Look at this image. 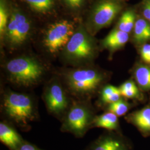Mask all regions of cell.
<instances>
[{
	"mask_svg": "<svg viewBox=\"0 0 150 150\" xmlns=\"http://www.w3.org/2000/svg\"><path fill=\"white\" fill-rule=\"evenodd\" d=\"M2 110L7 118L21 129H26L36 119L33 103L27 95L8 92L5 95Z\"/></svg>",
	"mask_w": 150,
	"mask_h": 150,
	"instance_id": "1",
	"label": "cell"
},
{
	"mask_svg": "<svg viewBox=\"0 0 150 150\" xmlns=\"http://www.w3.org/2000/svg\"><path fill=\"white\" fill-rule=\"evenodd\" d=\"M91 107L85 103H75L70 107L62 118L61 131L83 137L89 129L95 117Z\"/></svg>",
	"mask_w": 150,
	"mask_h": 150,
	"instance_id": "2",
	"label": "cell"
},
{
	"mask_svg": "<svg viewBox=\"0 0 150 150\" xmlns=\"http://www.w3.org/2000/svg\"><path fill=\"white\" fill-rule=\"evenodd\" d=\"M6 69L12 81L22 86L33 85L43 75V67L41 64L28 57L11 59L6 64Z\"/></svg>",
	"mask_w": 150,
	"mask_h": 150,
	"instance_id": "3",
	"label": "cell"
},
{
	"mask_svg": "<svg viewBox=\"0 0 150 150\" xmlns=\"http://www.w3.org/2000/svg\"><path fill=\"white\" fill-rule=\"evenodd\" d=\"M103 76L98 71L91 69L73 70L66 76L68 88L77 96L87 97L93 94L101 85Z\"/></svg>",
	"mask_w": 150,
	"mask_h": 150,
	"instance_id": "4",
	"label": "cell"
},
{
	"mask_svg": "<svg viewBox=\"0 0 150 150\" xmlns=\"http://www.w3.org/2000/svg\"><path fill=\"white\" fill-rule=\"evenodd\" d=\"M123 8L122 0H97L88 18L92 31L95 33L110 25Z\"/></svg>",
	"mask_w": 150,
	"mask_h": 150,
	"instance_id": "5",
	"label": "cell"
},
{
	"mask_svg": "<svg viewBox=\"0 0 150 150\" xmlns=\"http://www.w3.org/2000/svg\"><path fill=\"white\" fill-rule=\"evenodd\" d=\"M95 43L83 27L75 31L65 47V57L70 61L80 62L91 59L95 52Z\"/></svg>",
	"mask_w": 150,
	"mask_h": 150,
	"instance_id": "6",
	"label": "cell"
},
{
	"mask_svg": "<svg viewBox=\"0 0 150 150\" xmlns=\"http://www.w3.org/2000/svg\"><path fill=\"white\" fill-rule=\"evenodd\" d=\"M31 23L27 16L17 7L11 10L9 21L4 38L11 46H18L28 38Z\"/></svg>",
	"mask_w": 150,
	"mask_h": 150,
	"instance_id": "7",
	"label": "cell"
},
{
	"mask_svg": "<svg viewBox=\"0 0 150 150\" xmlns=\"http://www.w3.org/2000/svg\"><path fill=\"white\" fill-rule=\"evenodd\" d=\"M75 26L72 22L61 20L50 25L44 38V45L48 51L55 54L65 48L75 32Z\"/></svg>",
	"mask_w": 150,
	"mask_h": 150,
	"instance_id": "8",
	"label": "cell"
},
{
	"mask_svg": "<svg viewBox=\"0 0 150 150\" xmlns=\"http://www.w3.org/2000/svg\"><path fill=\"white\" fill-rule=\"evenodd\" d=\"M44 100L48 111L55 116H62L67 111L68 99L59 83L54 82L47 87L45 92Z\"/></svg>",
	"mask_w": 150,
	"mask_h": 150,
	"instance_id": "9",
	"label": "cell"
},
{
	"mask_svg": "<svg viewBox=\"0 0 150 150\" xmlns=\"http://www.w3.org/2000/svg\"><path fill=\"white\" fill-rule=\"evenodd\" d=\"M108 131L92 142L86 150H132L127 139L119 132Z\"/></svg>",
	"mask_w": 150,
	"mask_h": 150,
	"instance_id": "10",
	"label": "cell"
},
{
	"mask_svg": "<svg viewBox=\"0 0 150 150\" xmlns=\"http://www.w3.org/2000/svg\"><path fill=\"white\" fill-rule=\"evenodd\" d=\"M126 121L132 125L145 137L150 136V105L127 115Z\"/></svg>",
	"mask_w": 150,
	"mask_h": 150,
	"instance_id": "11",
	"label": "cell"
},
{
	"mask_svg": "<svg viewBox=\"0 0 150 150\" xmlns=\"http://www.w3.org/2000/svg\"><path fill=\"white\" fill-rule=\"evenodd\" d=\"M0 141L10 150H18L24 141L16 130L7 122L0 123Z\"/></svg>",
	"mask_w": 150,
	"mask_h": 150,
	"instance_id": "12",
	"label": "cell"
},
{
	"mask_svg": "<svg viewBox=\"0 0 150 150\" xmlns=\"http://www.w3.org/2000/svg\"><path fill=\"white\" fill-rule=\"evenodd\" d=\"M95 127L106 129L109 131L119 132L120 123L118 116L110 111L95 116L92 122L91 129Z\"/></svg>",
	"mask_w": 150,
	"mask_h": 150,
	"instance_id": "13",
	"label": "cell"
},
{
	"mask_svg": "<svg viewBox=\"0 0 150 150\" xmlns=\"http://www.w3.org/2000/svg\"><path fill=\"white\" fill-rule=\"evenodd\" d=\"M129 40V33L116 28L104 38L102 41V45L105 48L115 51L122 48Z\"/></svg>",
	"mask_w": 150,
	"mask_h": 150,
	"instance_id": "14",
	"label": "cell"
},
{
	"mask_svg": "<svg viewBox=\"0 0 150 150\" xmlns=\"http://www.w3.org/2000/svg\"><path fill=\"white\" fill-rule=\"evenodd\" d=\"M134 40L138 44H144L150 41V23L144 17L136 19L134 28Z\"/></svg>",
	"mask_w": 150,
	"mask_h": 150,
	"instance_id": "15",
	"label": "cell"
},
{
	"mask_svg": "<svg viewBox=\"0 0 150 150\" xmlns=\"http://www.w3.org/2000/svg\"><path fill=\"white\" fill-rule=\"evenodd\" d=\"M134 77L139 89L150 91V65L141 64L134 71Z\"/></svg>",
	"mask_w": 150,
	"mask_h": 150,
	"instance_id": "16",
	"label": "cell"
},
{
	"mask_svg": "<svg viewBox=\"0 0 150 150\" xmlns=\"http://www.w3.org/2000/svg\"><path fill=\"white\" fill-rule=\"evenodd\" d=\"M136 21V15L134 11L132 9L127 10L123 12L119 19L117 29L129 33L134 30Z\"/></svg>",
	"mask_w": 150,
	"mask_h": 150,
	"instance_id": "17",
	"label": "cell"
},
{
	"mask_svg": "<svg viewBox=\"0 0 150 150\" xmlns=\"http://www.w3.org/2000/svg\"><path fill=\"white\" fill-rule=\"evenodd\" d=\"M32 11L41 14H46L53 10L55 0H23Z\"/></svg>",
	"mask_w": 150,
	"mask_h": 150,
	"instance_id": "18",
	"label": "cell"
},
{
	"mask_svg": "<svg viewBox=\"0 0 150 150\" xmlns=\"http://www.w3.org/2000/svg\"><path fill=\"white\" fill-rule=\"evenodd\" d=\"M119 88L112 85L105 86L101 91V101L104 104H110L116 102L121 98Z\"/></svg>",
	"mask_w": 150,
	"mask_h": 150,
	"instance_id": "19",
	"label": "cell"
},
{
	"mask_svg": "<svg viewBox=\"0 0 150 150\" xmlns=\"http://www.w3.org/2000/svg\"><path fill=\"white\" fill-rule=\"evenodd\" d=\"M139 87L133 81L125 82L119 87L122 96L129 99H139L141 98Z\"/></svg>",
	"mask_w": 150,
	"mask_h": 150,
	"instance_id": "20",
	"label": "cell"
},
{
	"mask_svg": "<svg viewBox=\"0 0 150 150\" xmlns=\"http://www.w3.org/2000/svg\"><path fill=\"white\" fill-rule=\"evenodd\" d=\"M10 10L7 0H0V34L4 38L9 21Z\"/></svg>",
	"mask_w": 150,
	"mask_h": 150,
	"instance_id": "21",
	"label": "cell"
},
{
	"mask_svg": "<svg viewBox=\"0 0 150 150\" xmlns=\"http://www.w3.org/2000/svg\"><path fill=\"white\" fill-rule=\"evenodd\" d=\"M130 108L131 105L129 102L121 98L117 101L108 105L107 110V111L115 113L118 117H121L128 112Z\"/></svg>",
	"mask_w": 150,
	"mask_h": 150,
	"instance_id": "22",
	"label": "cell"
},
{
	"mask_svg": "<svg viewBox=\"0 0 150 150\" xmlns=\"http://www.w3.org/2000/svg\"><path fill=\"white\" fill-rule=\"evenodd\" d=\"M64 5L72 10H79L84 5L85 0H63Z\"/></svg>",
	"mask_w": 150,
	"mask_h": 150,
	"instance_id": "23",
	"label": "cell"
},
{
	"mask_svg": "<svg viewBox=\"0 0 150 150\" xmlns=\"http://www.w3.org/2000/svg\"><path fill=\"white\" fill-rule=\"evenodd\" d=\"M141 57L142 60L147 64H150V43L142 45L140 50Z\"/></svg>",
	"mask_w": 150,
	"mask_h": 150,
	"instance_id": "24",
	"label": "cell"
},
{
	"mask_svg": "<svg viewBox=\"0 0 150 150\" xmlns=\"http://www.w3.org/2000/svg\"><path fill=\"white\" fill-rule=\"evenodd\" d=\"M143 17L150 23V0H145L142 7Z\"/></svg>",
	"mask_w": 150,
	"mask_h": 150,
	"instance_id": "25",
	"label": "cell"
},
{
	"mask_svg": "<svg viewBox=\"0 0 150 150\" xmlns=\"http://www.w3.org/2000/svg\"><path fill=\"white\" fill-rule=\"evenodd\" d=\"M18 150H41L39 149L36 146L32 145L26 141H23L20 146Z\"/></svg>",
	"mask_w": 150,
	"mask_h": 150,
	"instance_id": "26",
	"label": "cell"
}]
</instances>
